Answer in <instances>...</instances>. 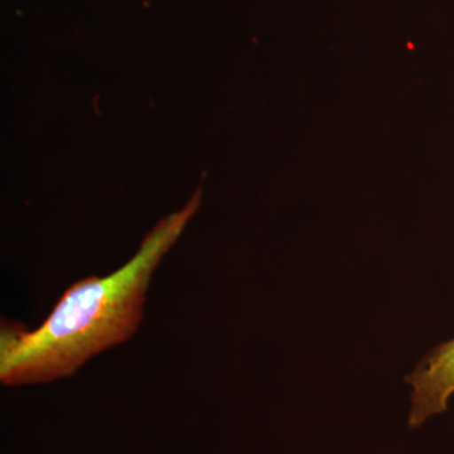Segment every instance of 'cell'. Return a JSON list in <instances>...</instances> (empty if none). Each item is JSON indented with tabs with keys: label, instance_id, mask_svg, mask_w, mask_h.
Returning <instances> with one entry per match:
<instances>
[{
	"label": "cell",
	"instance_id": "1",
	"mask_svg": "<svg viewBox=\"0 0 454 454\" xmlns=\"http://www.w3.org/2000/svg\"><path fill=\"white\" fill-rule=\"evenodd\" d=\"M201 191L145 235L138 253L110 276L74 283L35 330L3 324L0 381L5 387L43 384L74 375L95 355L138 331L155 268L199 210Z\"/></svg>",
	"mask_w": 454,
	"mask_h": 454
},
{
	"label": "cell",
	"instance_id": "2",
	"mask_svg": "<svg viewBox=\"0 0 454 454\" xmlns=\"http://www.w3.org/2000/svg\"><path fill=\"white\" fill-rule=\"evenodd\" d=\"M411 387L409 426H422L429 418L444 413L454 395V339L433 348L406 378Z\"/></svg>",
	"mask_w": 454,
	"mask_h": 454
}]
</instances>
